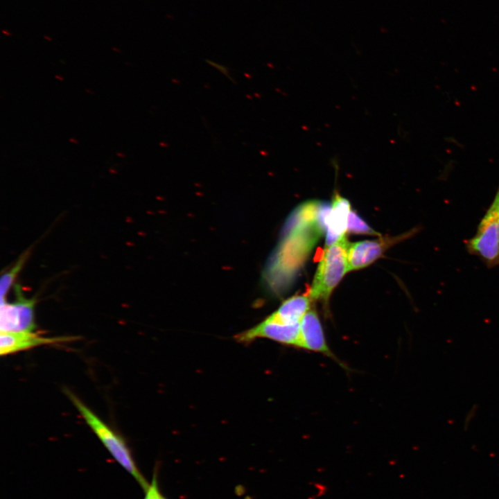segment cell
Instances as JSON below:
<instances>
[{"instance_id": "cell-4", "label": "cell", "mask_w": 499, "mask_h": 499, "mask_svg": "<svg viewBox=\"0 0 499 499\" xmlns=\"http://www.w3.org/2000/svg\"><path fill=\"white\" fill-rule=\"evenodd\" d=\"M15 290L17 298L13 302L1 300V331L32 332L35 329L36 300L26 298L17 286Z\"/></svg>"}, {"instance_id": "cell-12", "label": "cell", "mask_w": 499, "mask_h": 499, "mask_svg": "<svg viewBox=\"0 0 499 499\" xmlns=\"http://www.w3.org/2000/svg\"><path fill=\"white\" fill-rule=\"evenodd\" d=\"M28 255V253L22 255L15 265L1 276L0 281L1 300L6 299V295L17 277V275L23 268Z\"/></svg>"}, {"instance_id": "cell-1", "label": "cell", "mask_w": 499, "mask_h": 499, "mask_svg": "<svg viewBox=\"0 0 499 499\" xmlns=\"http://www.w3.org/2000/svg\"><path fill=\"white\" fill-rule=\"evenodd\" d=\"M64 392L114 460L146 491L149 484L138 469L124 439L103 421L73 393L67 389H65Z\"/></svg>"}, {"instance_id": "cell-6", "label": "cell", "mask_w": 499, "mask_h": 499, "mask_svg": "<svg viewBox=\"0 0 499 499\" xmlns=\"http://www.w3.org/2000/svg\"><path fill=\"white\" fill-rule=\"evenodd\" d=\"M407 234L396 237L366 240L350 243L348 251L349 270L367 267L394 243L404 239Z\"/></svg>"}, {"instance_id": "cell-9", "label": "cell", "mask_w": 499, "mask_h": 499, "mask_svg": "<svg viewBox=\"0 0 499 499\" xmlns=\"http://www.w3.org/2000/svg\"><path fill=\"white\" fill-rule=\"evenodd\" d=\"M350 211L349 200L335 193L326 220V245L333 244L345 235Z\"/></svg>"}, {"instance_id": "cell-15", "label": "cell", "mask_w": 499, "mask_h": 499, "mask_svg": "<svg viewBox=\"0 0 499 499\" xmlns=\"http://www.w3.org/2000/svg\"><path fill=\"white\" fill-rule=\"evenodd\" d=\"M69 141H71V142H72V143H76V144L78 143V141H77L76 139H73V138H70V139H69Z\"/></svg>"}, {"instance_id": "cell-13", "label": "cell", "mask_w": 499, "mask_h": 499, "mask_svg": "<svg viewBox=\"0 0 499 499\" xmlns=\"http://www.w3.org/2000/svg\"><path fill=\"white\" fill-rule=\"evenodd\" d=\"M144 492L143 499H161V494L159 489L156 471L154 472L151 482Z\"/></svg>"}, {"instance_id": "cell-19", "label": "cell", "mask_w": 499, "mask_h": 499, "mask_svg": "<svg viewBox=\"0 0 499 499\" xmlns=\"http://www.w3.org/2000/svg\"><path fill=\"white\" fill-rule=\"evenodd\" d=\"M112 49H113L114 51H117V52H121V51H119V49H116V48H112Z\"/></svg>"}, {"instance_id": "cell-14", "label": "cell", "mask_w": 499, "mask_h": 499, "mask_svg": "<svg viewBox=\"0 0 499 499\" xmlns=\"http://www.w3.org/2000/svg\"><path fill=\"white\" fill-rule=\"evenodd\" d=\"M476 410H471L467 414L465 421H464V427H468L469 422L473 419V418L475 417Z\"/></svg>"}, {"instance_id": "cell-18", "label": "cell", "mask_w": 499, "mask_h": 499, "mask_svg": "<svg viewBox=\"0 0 499 499\" xmlns=\"http://www.w3.org/2000/svg\"><path fill=\"white\" fill-rule=\"evenodd\" d=\"M3 33L7 35H11L8 34L9 33L7 30H3Z\"/></svg>"}, {"instance_id": "cell-5", "label": "cell", "mask_w": 499, "mask_h": 499, "mask_svg": "<svg viewBox=\"0 0 499 499\" xmlns=\"http://www.w3.org/2000/svg\"><path fill=\"white\" fill-rule=\"evenodd\" d=\"M300 332V323L284 324L266 317L256 326L236 336L243 343H248L256 338H268L279 343L297 347Z\"/></svg>"}, {"instance_id": "cell-7", "label": "cell", "mask_w": 499, "mask_h": 499, "mask_svg": "<svg viewBox=\"0 0 499 499\" xmlns=\"http://www.w3.org/2000/svg\"><path fill=\"white\" fill-rule=\"evenodd\" d=\"M76 337H43L34 332L1 331L0 355L7 356L44 344L71 342Z\"/></svg>"}, {"instance_id": "cell-17", "label": "cell", "mask_w": 499, "mask_h": 499, "mask_svg": "<svg viewBox=\"0 0 499 499\" xmlns=\"http://www.w3.org/2000/svg\"><path fill=\"white\" fill-rule=\"evenodd\" d=\"M116 155H118L119 157H125L124 154L120 153V152H117V153H116Z\"/></svg>"}, {"instance_id": "cell-2", "label": "cell", "mask_w": 499, "mask_h": 499, "mask_svg": "<svg viewBox=\"0 0 499 499\" xmlns=\"http://www.w3.org/2000/svg\"><path fill=\"white\" fill-rule=\"evenodd\" d=\"M350 243L345 235L326 245L310 286L311 300L327 301L344 274L350 271L348 251Z\"/></svg>"}, {"instance_id": "cell-11", "label": "cell", "mask_w": 499, "mask_h": 499, "mask_svg": "<svg viewBox=\"0 0 499 499\" xmlns=\"http://www.w3.org/2000/svg\"><path fill=\"white\" fill-rule=\"evenodd\" d=\"M349 233L380 236V234L373 229L353 210L350 211L348 217L347 231Z\"/></svg>"}, {"instance_id": "cell-8", "label": "cell", "mask_w": 499, "mask_h": 499, "mask_svg": "<svg viewBox=\"0 0 499 499\" xmlns=\"http://www.w3.org/2000/svg\"><path fill=\"white\" fill-rule=\"evenodd\" d=\"M297 347L338 360L327 344L319 318L314 310L310 309L300 322Z\"/></svg>"}, {"instance_id": "cell-3", "label": "cell", "mask_w": 499, "mask_h": 499, "mask_svg": "<svg viewBox=\"0 0 499 499\" xmlns=\"http://www.w3.org/2000/svg\"><path fill=\"white\" fill-rule=\"evenodd\" d=\"M467 246L489 265L499 263V186L475 235L468 241Z\"/></svg>"}, {"instance_id": "cell-20", "label": "cell", "mask_w": 499, "mask_h": 499, "mask_svg": "<svg viewBox=\"0 0 499 499\" xmlns=\"http://www.w3.org/2000/svg\"><path fill=\"white\" fill-rule=\"evenodd\" d=\"M161 499H166V498L161 495Z\"/></svg>"}, {"instance_id": "cell-16", "label": "cell", "mask_w": 499, "mask_h": 499, "mask_svg": "<svg viewBox=\"0 0 499 499\" xmlns=\"http://www.w3.org/2000/svg\"><path fill=\"white\" fill-rule=\"evenodd\" d=\"M55 78L56 79L60 80H63L62 77H61V76H60L56 75V76H55Z\"/></svg>"}, {"instance_id": "cell-10", "label": "cell", "mask_w": 499, "mask_h": 499, "mask_svg": "<svg viewBox=\"0 0 499 499\" xmlns=\"http://www.w3.org/2000/svg\"><path fill=\"white\" fill-rule=\"evenodd\" d=\"M310 301L308 295L292 296L285 300L277 310L268 317L284 324H299L310 310Z\"/></svg>"}]
</instances>
